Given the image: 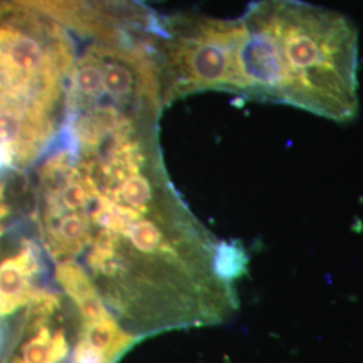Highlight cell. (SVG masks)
I'll use <instances>...</instances> for the list:
<instances>
[{
	"mask_svg": "<svg viewBox=\"0 0 363 363\" xmlns=\"http://www.w3.org/2000/svg\"><path fill=\"white\" fill-rule=\"evenodd\" d=\"M240 96L337 123L359 111L358 28L304 0H256L240 16Z\"/></svg>",
	"mask_w": 363,
	"mask_h": 363,
	"instance_id": "6da1fadb",
	"label": "cell"
},
{
	"mask_svg": "<svg viewBox=\"0 0 363 363\" xmlns=\"http://www.w3.org/2000/svg\"><path fill=\"white\" fill-rule=\"evenodd\" d=\"M241 34L240 18L201 13L156 18L145 43L155 61L163 104L198 91L240 94Z\"/></svg>",
	"mask_w": 363,
	"mask_h": 363,
	"instance_id": "7a4b0ae2",
	"label": "cell"
},
{
	"mask_svg": "<svg viewBox=\"0 0 363 363\" xmlns=\"http://www.w3.org/2000/svg\"><path fill=\"white\" fill-rule=\"evenodd\" d=\"M40 271L38 250L27 242L18 253L0 262V315H11L25 306L34 294L35 280Z\"/></svg>",
	"mask_w": 363,
	"mask_h": 363,
	"instance_id": "3957f363",
	"label": "cell"
},
{
	"mask_svg": "<svg viewBox=\"0 0 363 363\" xmlns=\"http://www.w3.org/2000/svg\"><path fill=\"white\" fill-rule=\"evenodd\" d=\"M3 352H4V331L0 327V363L3 361V357H1Z\"/></svg>",
	"mask_w": 363,
	"mask_h": 363,
	"instance_id": "277c9868",
	"label": "cell"
},
{
	"mask_svg": "<svg viewBox=\"0 0 363 363\" xmlns=\"http://www.w3.org/2000/svg\"><path fill=\"white\" fill-rule=\"evenodd\" d=\"M135 1H138V3H140V4H143L145 1H156V0H135ZM144 6V4H143Z\"/></svg>",
	"mask_w": 363,
	"mask_h": 363,
	"instance_id": "5b68a950",
	"label": "cell"
}]
</instances>
